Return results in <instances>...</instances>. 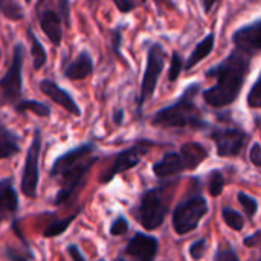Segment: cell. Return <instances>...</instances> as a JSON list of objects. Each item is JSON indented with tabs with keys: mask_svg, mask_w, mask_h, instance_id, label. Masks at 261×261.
I'll list each match as a JSON object with an SVG mask.
<instances>
[{
	"mask_svg": "<svg viewBox=\"0 0 261 261\" xmlns=\"http://www.w3.org/2000/svg\"><path fill=\"white\" fill-rule=\"evenodd\" d=\"M225 188V177L222 174V171L219 170H214L211 174H210V182H208V190H210V194L213 197H217L222 194Z\"/></svg>",
	"mask_w": 261,
	"mask_h": 261,
	"instance_id": "obj_27",
	"label": "cell"
},
{
	"mask_svg": "<svg viewBox=\"0 0 261 261\" xmlns=\"http://www.w3.org/2000/svg\"><path fill=\"white\" fill-rule=\"evenodd\" d=\"M206 249H208V245H206V240L205 239H200V240H196L191 246H190V255L193 260H202L206 254Z\"/></svg>",
	"mask_w": 261,
	"mask_h": 261,
	"instance_id": "obj_34",
	"label": "cell"
},
{
	"mask_svg": "<svg viewBox=\"0 0 261 261\" xmlns=\"http://www.w3.org/2000/svg\"><path fill=\"white\" fill-rule=\"evenodd\" d=\"M170 199L171 196L167 194V187L151 188L142 194L139 205L133 210V214L144 229L154 231L162 226L165 216L168 214Z\"/></svg>",
	"mask_w": 261,
	"mask_h": 261,
	"instance_id": "obj_3",
	"label": "cell"
},
{
	"mask_svg": "<svg viewBox=\"0 0 261 261\" xmlns=\"http://www.w3.org/2000/svg\"><path fill=\"white\" fill-rule=\"evenodd\" d=\"M222 217H223L225 223L231 229H234V231H242L245 228V219H243V216L239 211H236V210H232L229 206H225L222 210Z\"/></svg>",
	"mask_w": 261,
	"mask_h": 261,
	"instance_id": "obj_26",
	"label": "cell"
},
{
	"mask_svg": "<svg viewBox=\"0 0 261 261\" xmlns=\"http://www.w3.org/2000/svg\"><path fill=\"white\" fill-rule=\"evenodd\" d=\"M214 3H208V2H205L203 3V8H205V12H210V9H211V6H213Z\"/></svg>",
	"mask_w": 261,
	"mask_h": 261,
	"instance_id": "obj_42",
	"label": "cell"
},
{
	"mask_svg": "<svg viewBox=\"0 0 261 261\" xmlns=\"http://www.w3.org/2000/svg\"><path fill=\"white\" fill-rule=\"evenodd\" d=\"M113 3L119 9V12H122V14H128V12H132L138 6V3H135L132 0H115Z\"/></svg>",
	"mask_w": 261,
	"mask_h": 261,
	"instance_id": "obj_38",
	"label": "cell"
},
{
	"mask_svg": "<svg viewBox=\"0 0 261 261\" xmlns=\"http://www.w3.org/2000/svg\"><path fill=\"white\" fill-rule=\"evenodd\" d=\"M199 84H191L185 89L180 98L164 109H161L151 119V124L162 128H202L205 127L199 109L194 104V96L199 93Z\"/></svg>",
	"mask_w": 261,
	"mask_h": 261,
	"instance_id": "obj_2",
	"label": "cell"
},
{
	"mask_svg": "<svg viewBox=\"0 0 261 261\" xmlns=\"http://www.w3.org/2000/svg\"><path fill=\"white\" fill-rule=\"evenodd\" d=\"M115 261H125V260H124L122 257H119V258H116V260H115Z\"/></svg>",
	"mask_w": 261,
	"mask_h": 261,
	"instance_id": "obj_43",
	"label": "cell"
},
{
	"mask_svg": "<svg viewBox=\"0 0 261 261\" xmlns=\"http://www.w3.org/2000/svg\"><path fill=\"white\" fill-rule=\"evenodd\" d=\"M121 43H122V32H121V28L118 26V28L110 31V46H112V50L115 52V55L118 58H122Z\"/></svg>",
	"mask_w": 261,
	"mask_h": 261,
	"instance_id": "obj_35",
	"label": "cell"
},
{
	"mask_svg": "<svg viewBox=\"0 0 261 261\" xmlns=\"http://www.w3.org/2000/svg\"><path fill=\"white\" fill-rule=\"evenodd\" d=\"M41 130L34 128L32 141L26 151V159L21 171L20 190L28 199H35L38 193V182H40V154H41Z\"/></svg>",
	"mask_w": 261,
	"mask_h": 261,
	"instance_id": "obj_6",
	"label": "cell"
},
{
	"mask_svg": "<svg viewBox=\"0 0 261 261\" xmlns=\"http://www.w3.org/2000/svg\"><path fill=\"white\" fill-rule=\"evenodd\" d=\"M124 110L122 109H116L115 112H113V115H112V119H113V122L116 124V125H121L122 122H124Z\"/></svg>",
	"mask_w": 261,
	"mask_h": 261,
	"instance_id": "obj_41",
	"label": "cell"
},
{
	"mask_svg": "<svg viewBox=\"0 0 261 261\" xmlns=\"http://www.w3.org/2000/svg\"><path fill=\"white\" fill-rule=\"evenodd\" d=\"M38 87H40V90H41L47 98H50L55 104L61 106V107H63L66 112H69L70 115H73V116H76V118H80V116L83 115L81 107L76 104V101L73 99V96H72L66 89H63L61 86H58L54 80H49V78L41 80L40 84H38Z\"/></svg>",
	"mask_w": 261,
	"mask_h": 261,
	"instance_id": "obj_13",
	"label": "cell"
},
{
	"mask_svg": "<svg viewBox=\"0 0 261 261\" xmlns=\"http://www.w3.org/2000/svg\"><path fill=\"white\" fill-rule=\"evenodd\" d=\"M28 37H29V41H31L32 66H34L35 70H40V69H43V66L47 61V52H46L44 46L41 44V41L37 38L35 32L31 28H28Z\"/></svg>",
	"mask_w": 261,
	"mask_h": 261,
	"instance_id": "obj_22",
	"label": "cell"
},
{
	"mask_svg": "<svg viewBox=\"0 0 261 261\" xmlns=\"http://www.w3.org/2000/svg\"><path fill=\"white\" fill-rule=\"evenodd\" d=\"M165 50L162 47L161 43H154L150 46L148 52H147V66H145V72L142 76V83H141V93L138 98V112H142L144 104L154 95L158 81L161 78V73L165 67Z\"/></svg>",
	"mask_w": 261,
	"mask_h": 261,
	"instance_id": "obj_7",
	"label": "cell"
},
{
	"mask_svg": "<svg viewBox=\"0 0 261 261\" xmlns=\"http://www.w3.org/2000/svg\"><path fill=\"white\" fill-rule=\"evenodd\" d=\"M211 139L216 142L219 156L234 158L242 153L248 141V135L240 128H216L211 133Z\"/></svg>",
	"mask_w": 261,
	"mask_h": 261,
	"instance_id": "obj_10",
	"label": "cell"
},
{
	"mask_svg": "<svg viewBox=\"0 0 261 261\" xmlns=\"http://www.w3.org/2000/svg\"><path fill=\"white\" fill-rule=\"evenodd\" d=\"M180 156L184 158L185 164H187V170H194L197 168L206 158H208V150L197 142H190L185 144L180 148Z\"/></svg>",
	"mask_w": 261,
	"mask_h": 261,
	"instance_id": "obj_20",
	"label": "cell"
},
{
	"mask_svg": "<svg viewBox=\"0 0 261 261\" xmlns=\"http://www.w3.org/2000/svg\"><path fill=\"white\" fill-rule=\"evenodd\" d=\"M232 41L236 44V49L243 50L249 55L261 50V20L237 29L232 35Z\"/></svg>",
	"mask_w": 261,
	"mask_h": 261,
	"instance_id": "obj_14",
	"label": "cell"
},
{
	"mask_svg": "<svg viewBox=\"0 0 261 261\" xmlns=\"http://www.w3.org/2000/svg\"><path fill=\"white\" fill-rule=\"evenodd\" d=\"M81 213H83V208H78V210H76L73 214H70L69 217L63 219V220H55V222H52V223L44 229L43 237H44V239H55V237L63 236V234L70 228V225L75 222V219H76Z\"/></svg>",
	"mask_w": 261,
	"mask_h": 261,
	"instance_id": "obj_23",
	"label": "cell"
},
{
	"mask_svg": "<svg viewBox=\"0 0 261 261\" xmlns=\"http://www.w3.org/2000/svg\"><path fill=\"white\" fill-rule=\"evenodd\" d=\"M0 57H2V49H0Z\"/></svg>",
	"mask_w": 261,
	"mask_h": 261,
	"instance_id": "obj_45",
	"label": "cell"
},
{
	"mask_svg": "<svg viewBox=\"0 0 261 261\" xmlns=\"http://www.w3.org/2000/svg\"><path fill=\"white\" fill-rule=\"evenodd\" d=\"M18 211V194L11 177L0 179V225L11 220Z\"/></svg>",
	"mask_w": 261,
	"mask_h": 261,
	"instance_id": "obj_15",
	"label": "cell"
},
{
	"mask_svg": "<svg viewBox=\"0 0 261 261\" xmlns=\"http://www.w3.org/2000/svg\"><path fill=\"white\" fill-rule=\"evenodd\" d=\"M237 199H239L240 205L243 206L246 216H248L249 219H252V217L257 214V211H258V203H257V200H255L254 197L248 196L246 193H239V194H237Z\"/></svg>",
	"mask_w": 261,
	"mask_h": 261,
	"instance_id": "obj_29",
	"label": "cell"
},
{
	"mask_svg": "<svg viewBox=\"0 0 261 261\" xmlns=\"http://www.w3.org/2000/svg\"><path fill=\"white\" fill-rule=\"evenodd\" d=\"M98 261H106V260H104V258H101V260H98Z\"/></svg>",
	"mask_w": 261,
	"mask_h": 261,
	"instance_id": "obj_44",
	"label": "cell"
},
{
	"mask_svg": "<svg viewBox=\"0 0 261 261\" xmlns=\"http://www.w3.org/2000/svg\"><path fill=\"white\" fill-rule=\"evenodd\" d=\"M214 43H216V35L211 32V34H208V35L194 47V50H193L191 55L188 57V60H187V63L184 64V67H185L187 70H190V69H193L196 64H199L202 60H205V58L213 52Z\"/></svg>",
	"mask_w": 261,
	"mask_h": 261,
	"instance_id": "obj_21",
	"label": "cell"
},
{
	"mask_svg": "<svg viewBox=\"0 0 261 261\" xmlns=\"http://www.w3.org/2000/svg\"><path fill=\"white\" fill-rule=\"evenodd\" d=\"M0 12L5 18L12 21H20L24 18V9L20 3L12 0H0Z\"/></svg>",
	"mask_w": 261,
	"mask_h": 261,
	"instance_id": "obj_25",
	"label": "cell"
},
{
	"mask_svg": "<svg viewBox=\"0 0 261 261\" xmlns=\"http://www.w3.org/2000/svg\"><path fill=\"white\" fill-rule=\"evenodd\" d=\"M159 251V240L153 236L136 232L127 243L124 254L132 261H154Z\"/></svg>",
	"mask_w": 261,
	"mask_h": 261,
	"instance_id": "obj_12",
	"label": "cell"
},
{
	"mask_svg": "<svg viewBox=\"0 0 261 261\" xmlns=\"http://www.w3.org/2000/svg\"><path fill=\"white\" fill-rule=\"evenodd\" d=\"M245 246L246 248H261V229L252 234L251 237L245 239Z\"/></svg>",
	"mask_w": 261,
	"mask_h": 261,
	"instance_id": "obj_40",
	"label": "cell"
},
{
	"mask_svg": "<svg viewBox=\"0 0 261 261\" xmlns=\"http://www.w3.org/2000/svg\"><path fill=\"white\" fill-rule=\"evenodd\" d=\"M95 150H96V147H95L93 142H83V144L70 148L69 151L63 153L61 156H58L54 161V164L50 167V171H49L50 177H60L67 170H70L72 167H75V165L81 164L83 161L92 158Z\"/></svg>",
	"mask_w": 261,
	"mask_h": 261,
	"instance_id": "obj_11",
	"label": "cell"
},
{
	"mask_svg": "<svg viewBox=\"0 0 261 261\" xmlns=\"http://www.w3.org/2000/svg\"><path fill=\"white\" fill-rule=\"evenodd\" d=\"M184 170H187V164L184 158L180 156V153H176V151L167 153L162 159L153 164V173L159 179H167V177L180 174Z\"/></svg>",
	"mask_w": 261,
	"mask_h": 261,
	"instance_id": "obj_18",
	"label": "cell"
},
{
	"mask_svg": "<svg viewBox=\"0 0 261 261\" xmlns=\"http://www.w3.org/2000/svg\"><path fill=\"white\" fill-rule=\"evenodd\" d=\"M128 228H130L128 220H127L124 216H118V217L112 222L109 232H110V236H113V237H119V236H124V234L128 231Z\"/></svg>",
	"mask_w": 261,
	"mask_h": 261,
	"instance_id": "obj_32",
	"label": "cell"
},
{
	"mask_svg": "<svg viewBox=\"0 0 261 261\" xmlns=\"http://www.w3.org/2000/svg\"><path fill=\"white\" fill-rule=\"evenodd\" d=\"M98 162L96 156H92L86 161H83L81 164L72 167L70 170H67L64 174L60 176L61 179V188L58 190V193L55 194L54 199V205H61L64 203L80 187H83V180L86 177V174L89 173V170Z\"/></svg>",
	"mask_w": 261,
	"mask_h": 261,
	"instance_id": "obj_8",
	"label": "cell"
},
{
	"mask_svg": "<svg viewBox=\"0 0 261 261\" xmlns=\"http://www.w3.org/2000/svg\"><path fill=\"white\" fill-rule=\"evenodd\" d=\"M23 63L24 44L17 43L12 50L11 63L0 78V107L15 106L23 99Z\"/></svg>",
	"mask_w": 261,
	"mask_h": 261,
	"instance_id": "obj_4",
	"label": "cell"
},
{
	"mask_svg": "<svg viewBox=\"0 0 261 261\" xmlns=\"http://www.w3.org/2000/svg\"><path fill=\"white\" fill-rule=\"evenodd\" d=\"M58 9H60V17L64 21L66 26H70V3L66 0H60L58 2Z\"/></svg>",
	"mask_w": 261,
	"mask_h": 261,
	"instance_id": "obj_36",
	"label": "cell"
},
{
	"mask_svg": "<svg viewBox=\"0 0 261 261\" xmlns=\"http://www.w3.org/2000/svg\"><path fill=\"white\" fill-rule=\"evenodd\" d=\"M216 261H240V258L229 243H223L217 248Z\"/></svg>",
	"mask_w": 261,
	"mask_h": 261,
	"instance_id": "obj_30",
	"label": "cell"
},
{
	"mask_svg": "<svg viewBox=\"0 0 261 261\" xmlns=\"http://www.w3.org/2000/svg\"><path fill=\"white\" fill-rule=\"evenodd\" d=\"M249 159L255 167H261V145L260 142H254L249 151Z\"/></svg>",
	"mask_w": 261,
	"mask_h": 261,
	"instance_id": "obj_37",
	"label": "cell"
},
{
	"mask_svg": "<svg viewBox=\"0 0 261 261\" xmlns=\"http://www.w3.org/2000/svg\"><path fill=\"white\" fill-rule=\"evenodd\" d=\"M3 255H5V258L8 261H32L34 260V254H32V251H28V252H24V251H18V249H15L14 246H6L5 249H3Z\"/></svg>",
	"mask_w": 261,
	"mask_h": 261,
	"instance_id": "obj_28",
	"label": "cell"
},
{
	"mask_svg": "<svg viewBox=\"0 0 261 261\" xmlns=\"http://www.w3.org/2000/svg\"><path fill=\"white\" fill-rule=\"evenodd\" d=\"M208 214L206 199L200 194L191 196L180 202L173 211V228L179 236H185L200 225V220Z\"/></svg>",
	"mask_w": 261,
	"mask_h": 261,
	"instance_id": "obj_5",
	"label": "cell"
},
{
	"mask_svg": "<svg viewBox=\"0 0 261 261\" xmlns=\"http://www.w3.org/2000/svg\"><path fill=\"white\" fill-rule=\"evenodd\" d=\"M184 69V61L180 58V55L177 52H173L171 55V64H170V70H168V80L173 83L179 78L180 72Z\"/></svg>",
	"mask_w": 261,
	"mask_h": 261,
	"instance_id": "obj_33",
	"label": "cell"
},
{
	"mask_svg": "<svg viewBox=\"0 0 261 261\" xmlns=\"http://www.w3.org/2000/svg\"><path fill=\"white\" fill-rule=\"evenodd\" d=\"M93 72V58L89 50L83 49L75 60L64 67V76L70 81H81L90 76Z\"/></svg>",
	"mask_w": 261,
	"mask_h": 261,
	"instance_id": "obj_17",
	"label": "cell"
},
{
	"mask_svg": "<svg viewBox=\"0 0 261 261\" xmlns=\"http://www.w3.org/2000/svg\"><path fill=\"white\" fill-rule=\"evenodd\" d=\"M38 20H40V28L44 32V35L49 38V41L57 47L63 41V20L60 14L54 9H44L41 11L38 8Z\"/></svg>",
	"mask_w": 261,
	"mask_h": 261,
	"instance_id": "obj_16",
	"label": "cell"
},
{
	"mask_svg": "<svg viewBox=\"0 0 261 261\" xmlns=\"http://www.w3.org/2000/svg\"><path fill=\"white\" fill-rule=\"evenodd\" d=\"M67 252H69L72 261H86V257L83 255V252L80 251V248L75 243L67 245Z\"/></svg>",
	"mask_w": 261,
	"mask_h": 261,
	"instance_id": "obj_39",
	"label": "cell"
},
{
	"mask_svg": "<svg viewBox=\"0 0 261 261\" xmlns=\"http://www.w3.org/2000/svg\"><path fill=\"white\" fill-rule=\"evenodd\" d=\"M21 151L18 135L0 121V159H9Z\"/></svg>",
	"mask_w": 261,
	"mask_h": 261,
	"instance_id": "obj_19",
	"label": "cell"
},
{
	"mask_svg": "<svg viewBox=\"0 0 261 261\" xmlns=\"http://www.w3.org/2000/svg\"><path fill=\"white\" fill-rule=\"evenodd\" d=\"M251 57L243 50L234 49L222 63L206 70L208 78H216V84L203 90L206 104L220 109L239 98L251 69Z\"/></svg>",
	"mask_w": 261,
	"mask_h": 261,
	"instance_id": "obj_1",
	"label": "cell"
},
{
	"mask_svg": "<svg viewBox=\"0 0 261 261\" xmlns=\"http://www.w3.org/2000/svg\"><path fill=\"white\" fill-rule=\"evenodd\" d=\"M148 150H150V148H148L147 145L136 144V145H132V147H128V148L119 151V153L115 156L113 165L101 176L99 182H101L102 185L110 184L118 174H121V173H124V171H127V170H132V168L138 167L139 162H141V159H142V156L147 154Z\"/></svg>",
	"mask_w": 261,
	"mask_h": 261,
	"instance_id": "obj_9",
	"label": "cell"
},
{
	"mask_svg": "<svg viewBox=\"0 0 261 261\" xmlns=\"http://www.w3.org/2000/svg\"><path fill=\"white\" fill-rule=\"evenodd\" d=\"M248 106L252 109H261V73L248 93Z\"/></svg>",
	"mask_w": 261,
	"mask_h": 261,
	"instance_id": "obj_31",
	"label": "cell"
},
{
	"mask_svg": "<svg viewBox=\"0 0 261 261\" xmlns=\"http://www.w3.org/2000/svg\"><path fill=\"white\" fill-rule=\"evenodd\" d=\"M17 113H24V112H32L34 115L40 118H49L50 116V107L46 106L44 102L35 101V99H21L14 106Z\"/></svg>",
	"mask_w": 261,
	"mask_h": 261,
	"instance_id": "obj_24",
	"label": "cell"
}]
</instances>
